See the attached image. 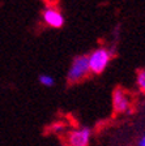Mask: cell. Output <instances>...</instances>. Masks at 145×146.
Wrapping results in <instances>:
<instances>
[{
  "label": "cell",
  "instance_id": "9",
  "mask_svg": "<svg viewBox=\"0 0 145 146\" xmlns=\"http://www.w3.org/2000/svg\"><path fill=\"white\" fill-rule=\"evenodd\" d=\"M137 146H145V133L142 134V137L139 140V142H137Z\"/></svg>",
  "mask_w": 145,
  "mask_h": 146
},
{
  "label": "cell",
  "instance_id": "6",
  "mask_svg": "<svg viewBox=\"0 0 145 146\" xmlns=\"http://www.w3.org/2000/svg\"><path fill=\"white\" fill-rule=\"evenodd\" d=\"M38 82L39 85H42L43 88H52L55 86V78L51 76V74H47V73H41L38 76Z\"/></svg>",
  "mask_w": 145,
  "mask_h": 146
},
{
  "label": "cell",
  "instance_id": "2",
  "mask_svg": "<svg viewBox=\"0 0 145 146\" xmlns=\"http://www.w3.org/2000/svg\"><path fill=\"white\" fill-rule=\"evenodd\" d=\"M89 73H90V70H89L88 56L79 55V56L73 58V60L71 61V65L68 68V72H67V81L69 84H77L84 78H86Z\"/></svg>",
  "mask_w": 145,
  "mask_h": 146
},
{
  "label": "cell",
  "instance_id": "8",
  "mask_svg": "<svg viewBox=\"0 0 145 146\" xmlns=\"http://www.w3.org/2000/svg\"><path fill=\"white\" fill-rule=\"evenodd\" d=\"M64 124L63 123H55L54 125H52V131L55 132V133H57V134H60V133H63L64 132Z\"/></svg>",
  "mask_w": 145,
  "mask_h": 146
},
{
  "label": "cell",
  "instance_id": "3",
  "mask_svg": "<svg viewBox=\"0 0 145 146\" xmlns=\"http://www.w3.org/2000/svg\"><path fill=\"white\" fill-rule=\"evenodd\" d=\"M92 140V129L88 127H81L72 129L67 134L68 146H89Z\"/></svg>",
  "mask_w": 145,
  "mask_h": 146
},
{
  "label": "cell",
  "instance_id": "1",
  "mask_svg": "<svg viewBox=\"0 0 145 146\" xmlns=\"http://www.w3.org/2000/svg\"><path fill=\"white\" fill-rule=\"evenodd\" d=\"M88 56L89 70L93 74H101L105 72V69L109 67L110 61L112 58V52L107 47H98L93 50Z\"/></svg>",
  "mask_w": 145,
  "mask_h": 146
},
{
  "label": "cell",
  "instance_id": "10",
  "mask_svg": "<svg viewBox=\"0 0 145 146\" xmlns=\"http://www.w3.org/2000/svg\"><path fill=\"white\" fill-rule=\"evenodd\" d=\"M59 146H68L67 143H61V145H59Z\"/></svg>",
  "mask_w": 145,
  "mask_h": 146
},
{
  "label": "cell",
  "instance_id": "5",
  "mask_svg": "<svg viewBox=\"0 0 145 146\" xmlns=\"http://www.w3.org/2000/svg\"><path fill=\"white\" fill-rule=\"evenodd\" d=\"M112 110L115 113H126L131 110L130 95L122 88H116L112 91Z\"/></svg>",
  "mask_w": 145,
  "mask_h": 146
},
{
  "label": "cell",
  "instance_id": "7",
  "mask_svg": "<svg viewBox=\"0 0 145 146\" xmlns=\"http://www.w3.org/2000/svg\"><path fill=\"white\" fill-rule=\"evenodd\" d=\"M136 82H137V86H139L140 90H141L142 93H145V69H141L137 72Z\"/></svg>",
  "mask_w": 145,
  "mask_h": 146
},
{
  "label": "cell",
  "instance_id": "4",
  "mask_svg": "<svg viewBox=\"0 0 145 146\" xmlns=\"http://www.w3.org/2000/svg\"><path fill=\"white\" fill-rule=\"evenodd\" d=\"M42 21L52 29H60L65 24V17L61 11L56 7H46L42 12Z\"/></svg>",
  "mask_w": 145,
  "mask_h": 146
}]
</instances>
